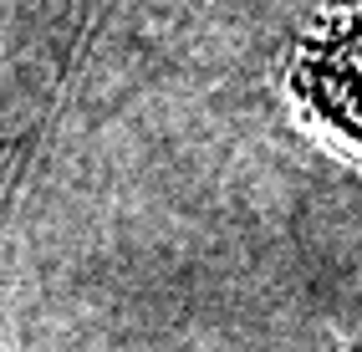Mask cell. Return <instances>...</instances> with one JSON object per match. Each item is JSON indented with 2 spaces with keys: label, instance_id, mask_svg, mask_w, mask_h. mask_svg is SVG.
Returning a JSON list of instances; mask_svg holds the SVG:
<instances>
[{
  "label": "cell",
  "instance_id": "obj_1",
  "mask_svg": "<svg viewBox=\"0 0 362 352\" xmlns=\"http://www.w3.org/2000/svg\"><path fill=\"white\" fill-rule=\"evenodd\" d=\"M306 98L317 102V112H327L337 128H347L352 138H362V16L347 31L327 36V52L317 46L306 61Z\"/></svg>",
  "mask_w": 362,
  "mask_h": 352
}]
</instances>
